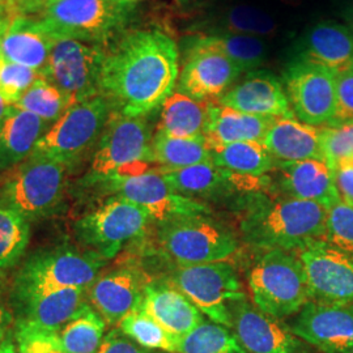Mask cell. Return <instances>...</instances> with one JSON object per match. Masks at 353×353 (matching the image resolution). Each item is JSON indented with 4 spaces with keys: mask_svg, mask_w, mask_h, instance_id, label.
Returning <instances> with one entry per match:
<instances>
[{
    "mask_svg": "<svg viewBox=\"0 0 353 353\" xmlns=\"http://www.w3.org/2000/svg\"><path fill=\"white\" fill-rule=\"evenodd\" d=\"M178 61L176 43L164 30L131 29L106 50L100 93L115 113L147 117L174 92Z\"/></svg>",
    "mask_w": 353,
    "mask_h": 353,
    "instance_id": "6da1fadb",
    "label": "cell"
},
{
    "mask_svg": "<svg viewBox=\"0 0 353 353\" xmlns=\"http://www.w3.org/2000/svg\"><path fill=\"white\" fill-rule=\"evenodd\" d=\"M327 210L290 196L252 195L243 208L240 228L245 242L265 250L299 252L326 237Z\"/></svg>",
    "mask_w": 353,
    "mask_h": 353,
    "instance_id": "7a4b0ae2",
    "label": "cell"
},
{
    "mask_svg": "<svg viewBox=\"0 0 353 353\" xmlns=\"http://www.w3.org/2000/svg\"><path fill=\"white\" fill-rule=\"evenodd\" d=\"M137 13L135 0H58L37 14L54 39L101 45L121 37Z\"/></svg>",
    "mask_w": 353,
    "mask_h": 353,
    "instance_id": "3957f363",
    "label": "cell"
},
{
    "mask_svg": "<svg viewBox=\"0 0 353 353\" xmlns=\"http://www.w3.org/2000/svg\"><path fill=\"white\" fill-rule=\"evenodd\" d=\"M151 127L145 117H127L113 112L102 132L81 179L84 188L102 186L115 176L141 174L151 170Z\"/></svg>",
    "mask_w": 353,
    "mask_h": 353,
    "instance_id": "277c9868",
    "label": "cell"
},
{
    "mask_svg": "<svg viewBox=\"0 0 353 353\" xmlns=\"http://www.w3.org/2000/svg\"><path fill=\"white\" fill-rule=\"evenodd\" d=\"M106 259L96 252L74 246H57L34 252L14 278V300L43 292L83 288L88 290L99 278Z\"/></svg>",
    "mask_w": 353,
    "mask_h": 353,
    "instance_id": "5b68a950",
    "label": "cell"
},
{
    "mask_svg": "<svg viewBox=\"0 0 353 353\" xmlns=\"http://www.w3.org/2000/svg\"><path fill=\"white\" fill-rule=\"evenodd\" d=\"M254 306L276 319L297 314L310 301L305 270L299 256L267 250L248 272Z\"/></svg>",
    "mask_w": 353,
    "mask_h": 353,
    "instance_id": "8992f818",
    "label": "cell"
},
{
    "mask_svg": "<svg viewBox=\"0 0 353 353\" xmlns=\"http://www.w3.org/2000/svg\"><path fill=\"white\" fill-rule=\"evenodd\" d=\"M112 113L103 96L70 106L38 140L30 156L50 159L67 169L75 166L96 148Z\"/></svg>",
    "mask_w": 353,
    "mask_h": 353,
    "instance_id": "52a82bcc",
    "label": "cell"
},
{
    "mask_svg": "<svg viewBox=\"0 0 353 353\" xmlns=\"http://www.w3.org/2000/svg\"><path fill=\"white\" fill-rule=\"evenodd\" d=\"M67 168L50 159L30 156L4 173L0 204L24 216L28 221L54 214L63 201Z\"/></svg>",
    "mask_w": 353,
    "mask_h": 353,
    "instance_id": "ba28073f",
    "label": "cell"
},
{
    "mask_svg": "<svg viewBox=\"0 0 353 353\" xmlns=\"http://www.w3.org/2000/svg\"><path fill=\"white\" fill-rule=\"evenodd\" d=\"M159 241L165 255L179 265L224 262L239 248L234 233L208 214L179 217L161 224Z\"/></svg>",
    "mask_w": 353,
    "mask_h": 353,
    "instance_id": "9c48e42d",
    "label": "cell"
},
{
    "mask_svg": "<svg viewBox=\"0 0 353 353\" xmlns=\"http://www.w3.org/2000/svg\"><path fill=\"white\" fill-rule=\"evenodd\" d=\"M151 221L137 204L114 195L76 221V237L87 250L108 261L143 237Z\"/></svg>",
    "mask_w": 353,
    "mask_h": 353,
    "instance_id": "30bf717a",
    "label": "cell"
},
{
    "mask_svg": "<svg viewBox=\"0 0 353 353\" xmlns=\"http://www.w3.org/2000/svg\"><path fill=\"white\" fill-rule=\"evenodd\" d=\"M106 49L75 39H58L38 75L59 89L72 105L101 96L100 79Z\"/></svg>",
    "mask_w": 353,
    "mask_h": 353,
    "instance_id": "8fae6325",
    "label": "cell"
},
{
    "mask_svg": "<svg viewBox=\"0 0 353 353\" xmlns=\"http://www.w3.org/2000/svg\"><path fill=\"white\" fill-rule=\"evenodd\" d=\"M172 284L181 290L198 310L225 327H232L229 303L245 300L240 279L225 262L179 265Z\"/></svg>",
    "mask_w": 353,
    "mask_h": 353,
    "instance_id": "7c38bea8",
    "label": "cell"
},
{
    "mask_svg": "<svg viewBox=\"0 0 353 353\" xmlns=\"http://www.w3.org/2000/svg\"><path fill=\"white\" fill-rule=\"evenodd\" d=\"M284 89L294 117L313 127L332 125L336 114L335 74L296 58L283 74Z\"/></svg>",
    "mask_w": 353,
    "mask_h": 353,
    "instance_id": "4fadbf2b",
    "label": "cell"
},
{
    "mask_svg": "<svg viewBox=\"0 0 353 353\" xmlns=\"http://www.w3.org/2000/svg\"><path fill=\"white\" fill-rule=\"evenodd\" d=\"M102 188L114 195L137 204L160 225L179 217L210 214V208L202 202L183 196L172 189L159 169L141 174L115 176Z\"/></svg>",
    "mask_w": 353,
    "mask_h": 353,
    "instance_id": "5bb4252c",
    "label": "cell"
},
{
    "mask_svg": "<svg viewBox=\"0 0 353 353\" xmlns=\"http://www.w3.org/2000/svg\"><path fill=\"white\" fill-rule=\"evenodd\" d=\"M305 270L310 301L353 303V259L326 240L297 252Z\"/></svg>",
    "mask_w": 353,
    "mask_h": 353,
    "instance_id": "9a60e30c",
    "label": "cell"
},
{
    "mask_svg": "<svg viewBox=\"0 0 353 353\" xmlns=\"http://www.w3.org/2000/svg\"><path fill=\"white\" fill-rule=\"evenodd\" d=\"M241 74L240 67L224 54L192 38L178 76L176 90L195 100L219 101Z\"/></svg>",
    "mask_w": 353,
    "mask_h": 353,
    "instance_id": "2e32d148",
    "label": "cell"
},
{
    "mask_svg": "<svg viewBox=\"0 0 353 353\" xmlns=\"http://www.w3.org/2000/svg\"><path fill=\"white\" fill-rule=\"evenodd\" d=\"M292 332L322 353H353V303L309 301Z\"/></svg>",
    "mask_w": 353,
    "mask_h": 353,
    "instance_id": "e0dca14e",
    "label": "cell"
},
{
    "mask_svg": "<svg viewBox=\"0 0 353 353\" xmlns=\"http://www.w3.org/2000/svg\"><path fill=\"white\" fill-rule=\"evenodd\" d=\"M232 327L248 353H303V344L292 330L245 300L234 303Z\"/></svg>",
    "mask_w": 353,
    "mask_h": 353,
    "instance_id": "ac0fdd59",
    "label": "cell"
},
{
    "mask_svg": "<svg viewBox=\"0 0 353 353\" xmlns=\"http://www.w3.org/2000/svg\"><path fill=\"white\" fill-rule=\"evenodd\" d=\"M145 287V279L139 270L119 267L93 281L89 287V301L106 323L117 325L140 307Z\"/></svg>",
    "mask_w": 353,
    "mask_h": 353,
    "instance_id": "d6986e66",
    "label": "cell"
},
{
    "mask_svg": "<svg viewBox=\"0 0 353 353\" xmlns=\"http://www.w3.org/2000/svg\"><path fill=\"white\" fill-rule=\"evenodd\" d=\"M220 103L242 113L261 117H293L283 83L267 70L248 72L219 100Z\"/></svg>",
    "mask_w": 353,
    "mask_h": 353,
    "instance_id": "ffe728a7",
    "label": "cell"
},
{
    "mask_svg": "<svg viewBox=\"0 0 353 353\" xmlns=\"http://www.w3.org/2000/svg\"><path fill=\"white\" fill-rule=\"evenodd\" d=\"M275 169H278L279 185L285 196L318 203L326 210L341 201L334 170L323 160L276 161Z\"/></svg>",
    "mask_w": 353,
    "mask_h": 353,
    "instance_id": "44dd1931",
    "label": "cell"
},
{
    "mask_svg": "<svg viewBox=\"0 0 353 353\" xmlns=\"http://www.w3.org/2000/svg\"><path fill=\"white\" fill-rule=\"evenodd\" d=\"M57 39L51 37L36 16H13L0 36V55L13 63L39 72L49 61Z\"/></svg>",
    "mask_w": 353,
    "mask_h": 353,
    "instance_id": "7402d4cb",
    "label": "cell"
},
{
    "mask_svg": "<svg viewBox=\"0 0 353 353\" xmlns=\"http://www.w3.org/2000/svg\"><path fill=\"white\" fill-rule=\"evenodd\" d=\"M85 292L83 288H64L17 299V323L59 331L88 305Z\"/></svg>",
    "mask_w": 353,
    "mask_h": 353,
    "instance_id": "603a6c76",
    "label": "cell"
},
{
    "mask_svg": "<svg viewBox=\"0 0 353 353\" xmlns=\"http://www.w3.org/2000/svg\"><path fill=\"white\" fill-rule=\"evenodd\" d=\"M140 307L178 339L204 322L198 307L173 284H147Z\"/></svg>",
    "mask_w": 353,
    "mask_h": 353,
    "instance_id": "cb8c5ba5",
    "label": "cell"
},
{
    "mask_svg": "<svg viewBox=\"0 0 353 353\" xmlns=\"http://www.w3.org/2000/svg\"><path fill=\"white\" fill-rule=\"evenodd\" d=\"M297 58L336 74L353 65V29L338 23L312 26L299 43Z\"/></svg>",
    "mask_w": 353,
    "mask_h": 353,
    "instance_id": "d4e9b609",
    "label": "cell"
},
{
    "mask_svg": "<svg viewBox=\"0 0 353 353\" xmlns=\"http://www.w3.org/2000/svg\"><path fill=\"white\" fill-rule=\"evenodd\" d=\"M262 143L275 161H325L321 148V128L303 123L294 115L275 118Z\"/></svg>",
    "mask_w": 353,
    "mask_h": 353,
    "instance_id": "484cf974",
    "label": "cell"
},
{
    "mask_svg": "<svg viewBox=\"0 0 353 353\" xmlns=\"http://www.w3.org/2000/svg\"><path fill=\"white\" fill-rule=\"evenodd\" d=\"M48 122L11 105L0 121V174L24 163L38 140L49 130Z\"/></svg>",
    "mask_w": 353,
    "mask_h": 353,
    "instance_id": "4316f807",
    "label": "cell"
},
{
    "mask_svg": "<svg viewBox=\"0 0 353 353\" xmlns=\"http://www.w3.org/2000/svg\"><path fill=\"white\" fill-rule=\"evenodd\" d=\"M274 121L272 117L242 113L212 101L204 139L208 148L237 141H262Z\"/></svg>",
    "mask_w": 353,
    "mask_h": 353,
    "instance_id": "83f0119b",
    "label": "cell"
},
{
    "mask_svg": "<svg viewBox=\"0 0 353 353\" xmlns=\"http://www.w3.org/2000/svg\"><path fill=\"white\" fill-rule=\"evenodd\" d=\"M211 102L195 100L181 92H173L161 106L157 131L183 139L204 138Z\"/></svg>",
    "mask_w": 353,
    "mask_h": 353,
    "instance_id": "f1b7e54d",
    "label": "cell"
},
{
    "mask_svg": "<svg viewBox=\"0 0 353 353\" xmlns=\"http://www.w3.org/2000/svg\"><path fill=\"white\" fill-rule=\"evenodd\" d=\"M160 172L172 189L191 199L214 198L233 191L228 183L227 170L214 165L212 160L182 169Z\"/></svg>",
    "mask_w": 353,
    "mask_h": 353,
    "instance_id": "f546056e",
    "label": "cell"
},
{
    "mask_svg": "<svg viewBox=\"0 0 353 353\" xmlns=\"http://www.w3.org/2000/svg\"><path fill=\"white\" fill-rule=\"evenodd\" d=\"M210 153L214 165L240 174L265 176L276 165L262 141H237L210 147Z\"/></svg>",
    "mask_w": 353,
    "mask_h": 353,
    "instance_id": "4dcf8cb0",
    "label": "cell"
},
{
    "mask_svg": "<svg viewBox=\"0 0 353 353\" xmlns=\"http://www.w3.org/2000/svg\"><path fill=\"white\" fill-rule=\"evenodd\" d=\"M153 163L160 170H176L191 165L211 161V153L204 138L183 139L157 131L152 138Z\"/></svg>",
    "mask_w": 353,
    "mask_h": 353,
    "instance_id": "1f68e13d",
    "label": "cell"
},
{
    "mask_svg": "<svg viewBox=\"0 0 353 353\" xmlns=\"http://www.w3.org/2000/svg\"><path fill=\"white\" fill-rule=\"evenodd\" d=\"M203 45L214 48L237 64L242 72L258 70L265 63L268 49L265 39L246 34L221 32L195 37Z\"/></svg>",
    "mask_w": 353,
    "mask_h": 353,
    "instance_id": "d6a6232c",
    "label": "cell"
},
{
    "mask_svg": "<svg viewBox=\"0 0 353 353\" xmlns=\"http://www.w3.org/2000/svg\"><path fill=\"white\" fill-rule=\"evenodd\" d=\"M105 327V319L94 309L85 305L58 332L64 352H99L103 341Z\"/></svg>",
    "mask_w": 353,
    "mask_h": 353,
    "instance_id": "836d02e7",
    "label": "cell"
},
{
    "mask_svg": "<svg viewBox=\"0 0 353 353\" xmlns=\"http://www.w3.org/2000/svg\"><path fill=\"white\" fill-rule=\"evenodd\" d=\"M118 326L126 336L143 348L160 350L169 353L178 352L181 339L161 327L141 307L127 314Z\"/></svg>",
    "mask_w": 353,
    "mask_h": 353,
    "instance_id": "e575fe53",
    "label": "cell"
},
{
    "mask_svg": "<svg viewBox=\"0 0 353 353\" xmlns=\"http://www.w3.org/2000/svg\"><path fill=\"white\" fill-rule=\"evenodd\" d=\"M178 353H248L236 334L219 323L202 322L179 341Z\"/></svg>",
    "mask_w": 353,
    "mask_h": 353,
    "instance_id": "d590c367",
    "label": "cell"
},
{
    "mask_svg": "<svg viewBox=\"0 0 353 353\" xmlns=\"http://www.w3.org/2000/svg\"><path fill=\"white\" fill-rule=\"evenodd\" d=\"M13 106L34 114L48 123H54L63 115L71 103L59 89L38 75L34 83Z\"/></svg>",
    "mask_w": 353,
    "mask_h": 353,
    "instance_id": "8d00e7d4",
    "label": "cell"
},
{
    "mask_svg": "<svg viewBox=\"0 0 353 353\" xmlns=\"http://www.w3.org/2000/svg\"><path fill=\"white\" fill-rule=\"evenodd\" d=\"M30 237L24 216L0 204V268L16 265L26 252Z\"/></svg>",
    "mask_w": 353,
    "mask_h": 353,
    "instance_id": "74e56055",
    "label": "cell"
},
{
    "mask_svg": "<svg viewBox=\"0 0 353 353\" xmlns=\"http://www.w3.org/2000/svg\"><path fill=\"white\" fill-rule=\"evenodd\" d=\"M221 23L225 32L254 37L272 36L278 29L275 19L270 13L250 4L233 6L225 12Z\"/></svg>",
    "mask_w": 353,
    "mask_h": 353,
    "instance_id": "f35d334b",
    "label": "cell"
},
{
    "mask_svg": "<svg viewBox=\"0 0 353 353\" xmlns=\"http://www.w3.org/2000/svg\"><path fill=\"white\" fill-rule=\"evenodd\" d=\"M325 240L353 259V204L339 201L328 208Z\"/></svg>",
    "mask_w": 353,
    "mask_h": 353,
    "instance_id": "ab89813d",
    "label": "cell"
},
{
    "mask_svg": "<svg viewBox=\"0 0 353 353\" xmlns=\"http://www.w3.org/2000/svg\"><path fill=\"white\" fill-rule=\"evenodd\" d=\"M321 148L331 168L353 161V122L321 128Z\"/></svg>",
    "mask_w": 353,
    "mask_h": 353,
    "instance_id": "60d3db41",
    "label": "cell"
},
{
    "mask_svg": "<svg viewBox=\"0 0 353 353\" xmlns=\"http://www.w3.org/2000/svg\"><path fill=\"white\" fill-rule=\"evenodd\" d=\"M37 76L36 71L10 62L0 55V96L8 105L19 101Z\"/></svg>",
    "mask_w": 353,
    "mask_h": 353,
    "instance_id": "b9f144b4",
    "label": "cell"
},
{
    "mask_svg": "<svg viewBox=\"0 0 353 353\" xmlns=\"http://www.w3.org/2000/svg\"><path fill=\"white\" fill-rule=\"evenodd\" d=\"M59 331L16 323L14 336L19 353H65L59 339Z\"/></svg>",
    "mask_w": 353,
    "mask_h": 353,
    "instance_id": "7bdbcfd3",
    "label": "cell"
},
{
    "mask_svg": "<svg viewBox=\"0 0 353 353\" xmlns=\"http://www.w3.org/2000/svg\"><path fill=\"white\" fill-rule=\"evenodd\" d=\"M335 85L336 114L331 126L351 123L353 122V65L335 74Z\"/></svg>",
    "mask_w": 353,
    "mask_h": 353,
    "instance_id": "ee69618b",
    "label": "cell"
},
{
    "mask_svg": "<svg viewBox=\"0 0 353 353\" xmlns=\"http://www.w3.org/2000/svg\"><path fill=\"white\" fill-rule=\"evenodd\" d=\"M97 353H152L140 347L138 343L131 341L121 330L110 331L102 341Z\"/></svg>",
    "mask_w": 353,
    "mask_h": 353,
    "instance_id": "f6af8a7d",
    "label": "cell"
},
{
    "mask_svg": "<svg viewBox=\"0 0 353 353\" xmlns=\"http://www.w3.org/2000/svg\"><path fill=\"white\" fill-rule=\"evenodd\" d=\"M332 170L341 201L353 204V161L335 165Z\"/></svg>",
    "mask_w": 353,
    "mask_h": 353,
    "instance_id": "bcb514c9",
    "label": "cell"
},
{
    "mask_svg": "<svg viewBox=\"0 0 353 353\" xmlns=\"http://www.w3.org/2000/svg\"><path fill=\"white\" fill-rule=\"evenodd\" d=\"M7 7L13 16H36L46 8V0H7Z\"/></svg>",
    "mask_w": 353,
    "mask_h": 353,
    "instance_id": "7dc6e473",
    "label": "cell"
},
{
    "mask_svg": "<svg viewBox=\"0 0 353 353\" xmlns=\"http://www.w3.org/2000/svg\"><path fill=\"white\" fill-rule=\"evenodd\" d=\"M13 316L0 296V344L10 338Z\"/></svg>",
    "mask_w": 353,
    "mask_h": 353,
    "instance_id": "c3c4849f",
    "label": "cell"
},
{
    "mask_svg": "<svg viewBox=\"0 0 353 353\" xmlns=\"http://www.w3.org/2000/svg\"><path fill=\"white\" fill-rule=\"evenodd\" d=\"M11 20H12V14L7 7V3L0 1V36L4 33L7 26H10Z\"/></svg>",
    "mask_w": 353,
    "mask_h": 353,
    "instance_id": "681fc988",
    "label": "cell"
},
{
    "mask_svg": "<svg viewBox=\"0 0 353 353\" xmlns=\"http://www.w3.org/2000/svg\"><path fill=\"white\" fill-rule=\"evenodd\" d=\"M0 353H17L16 352V347H14L11 338L6 339V341L0 344Z\"/></svg>",
    "mask_w": 353,
    "mask_h": 353,
    "instance_id": "f907efd6",
    "label": "cell"
},
{
    "mask_svg": "<svg viewBox=\"0 0 353 353\" xmlns=\"http://www.w3.org/2000/svg\"><path fill=\"white\" fill-rule=\"evenodd\" d=\"M10 106H11V105H8L7 102L3 100V97L0 96V121H1V119L6 117V114H7V112H8Z\"/></svg>",
    "mask_w": 353,
    "mask_h": 353,
    "instance_id": "816d5d0a",
    "label": "cell"
},
{
    "mask_svg": "<svg viewBox=\"0 0 353 353\" xmlns=\"http://www.w3.org/2000/svg\"><path fill=\"white\" fill-rule=\"evenodd\" d=\"M283 3H287V4H290V6H294V4H297L299 1H301V0H281Z\"/></svg>",
    "mask_w": 353,
    "mask_h": 353,
    "instance_id": "f5cc1de1",
    "label": "cell"
},
{
    "mask_svg": "<svg viewBox=\"0 0 353 353\" xmlns=\"http://www.w3.org/2000/svg\"><path fill=\"white\" fill-rule=\"evenodd\" d=\"M55 1H58V0H46V3H48V4H46V7H48L49 4H51V3H55Z\"/></svg>",
    "mask_w": 353,
    "mask_h": 353,
    "instance_id": "db71d44e",
    "label": "cell"
},
{
    "mask_svg": "<svg viewBox=\"0 0 353 353\" xmlns=\"http://www.w3.org/2000/svg\"><path fill=\"white\" fill-rule=\"evenodd\" d=\"M350 19H351V20H350V21H351V28L353 29V8L352 12H351V17H350Z\"/></svg>",
    "mask_w": 353,
    "mask_h": 353,
    "instance_id": "11a10c76",
    "label": "cell"
},
{
    "mask_svg": "<svg viewBox=\"0 0 353 353\" xmlns=\"http://www.w3.org/2000/svg\"><path fill=\"white\" fill-rule=\"evenodd\" d=\"M0 1H7V0H0Z\"/></svg>",
    "mask_w": 353,
    "mask_h": 353,
    "instance_id": "9f6ffc18",
    "label": "cell"
}]
</instances>
